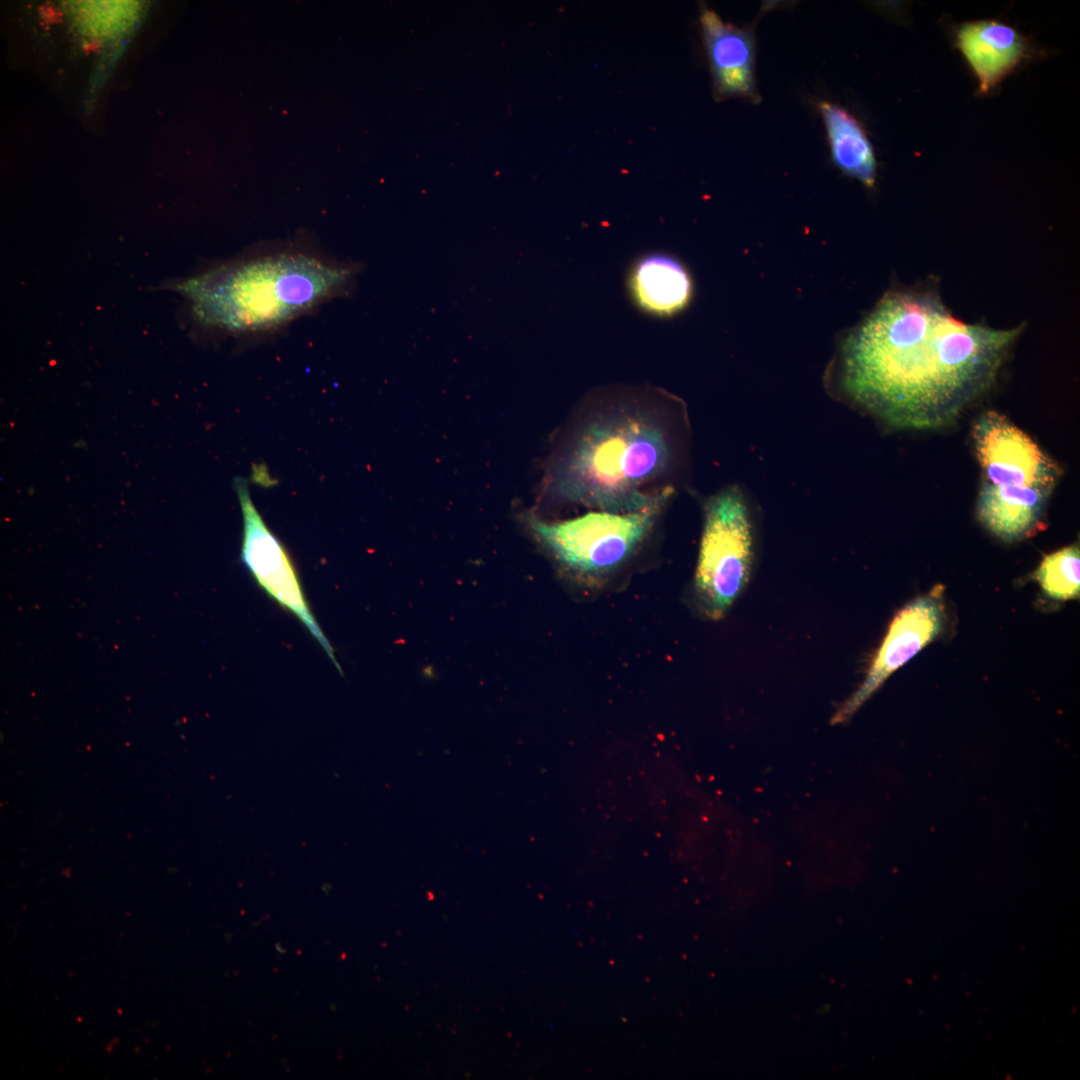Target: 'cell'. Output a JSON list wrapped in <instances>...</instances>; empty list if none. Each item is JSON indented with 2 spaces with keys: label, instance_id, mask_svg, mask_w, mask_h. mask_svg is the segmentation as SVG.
Here are the masks:
<instances>
[{
  "label": "cell",
  "instance_id": "obj_1",
  "mask_svg": "<svg viewBox=\"0 0 1080 1080\" xmlns=\"http://www.w3.org/2000/svg\"><path fill=\"white\" fill-rule=\"evenodd\" d=\"M1022 328L967 324L932 293L891 291L844 339L842 388L892 427L942 428L992 385Z\"/></svg>",
  "mask_w": 1080,
  "mask_h": 1080
},
{
  "label": "cell",
  "instance_id": "obj_2",
  "mask_svg": "<svg viewBox=\"0 0 1080 1080\" xmlns=\"http://www.w3.org/2000/svg\"><path fill=\"white\" fill-rule=\"evenodd\" d=\"M651 413L620 405L588 420L552 464L548 495L615 513L639 511L670 496L671 488L640 491L667 469L672 456L668 431Z\"/></svg>",
  "mask_w": 1080,
  "mask_h": 1080
},
{
  "label": "cell",
  "instance_id": "obj_3",
  "mask_svg": "<svg viewBox=\"0 0 1080 1080\" xmlns=\"http://www.w3.org/2000/svg\"><path fill=\"white\" fill-rule=\"evenodd\" d=\"M358 271L303 253L264 255L174 284L203 325L230 332L278 328L347 289Z\"/></svg>",
  "mask_w": 1080,
  "mask_h": 1080
},
{
  "label": "cell",
  "instance_id": "obj_4",
  "mask_svg": "<svg viewBox=\"0 0 1080 1080\" xmlns=\"http://www.w3.org/2000/svg\"><path fill=\"white\" fill-rule=\"evenodd\" d=\"M982 470L977 514L998 538L1014 542L1037 532L1060 467L1006 416L986 411L972 430Z\"/></svg>",
  "mask_w": 1080,
  "mask_h": 1080
},
{
  "label": "cell",
  "instance_id": "obj_5",
  "mask_svg": "<svg viewBox=\"0 0 1080 1080\" xmlns=\"http://www.w3.org/2000/svg\"><path fill=\"white\" fill-rule=\"evenodd\" d=\"M669 496L634 512H590L555 523L525 520L533 535L567 569L594 577L621 565L644 539Z\"/></svg>",
  "mask_w": 1080,
  "mask_h": 1080
},
{
  "label": "cell",
  "instance_id": "obj_6",
  "mask_svg": "<svg viewBox=\"0 0 1080 1080\" xmlns=\"http://www.w3.org/2000/svg\"><path fill=\"white\" fill-rule=\"evenodd\" d=\"M753 562V539L745 501L726 490L707 505L694 588L706 617L725 616L747 585Z\"/></svg>",
  "mask_w": 1080,
  "mask_h": 1080
},
{
  "label": "cell",
  "instance_id": "obj_7",
  "mask_svg": "<svg viewBox=\"0 0 1080 1080\" xmlns=\"http://www.w3.org/2000/svg\"><path fill=\"white\" fill-rule=\"evenodd\" d=\"M243 518L241 560L258 586L280 607L292 613L320 644L339 671L334 650L308 604L290 554L267 526L253 503L248 484L235 482Z\"/></svg>",
  "mask_w": 1080,
  "mask_h": 1080
},
{
  "label": "cell",
  "instance_id": "obj_8",
  "mask_svg": "<svg viewBox=\"0 0 1080 1080\" xmlns=\"http://www.w3.org/2000/svg\"><path fill=\"white\" fill-rule=\"evenodd\" d=\"M943 587L937 585L897 612L859 688L841 705L832 723L848 720L898 668L932 642L944 625Z\"/></svg>",
  "mask_w": 1080,
  "mask_h": 1080
},
{
  "label": "cell",
  "instance_id": "obj_9",
  "mask_svg": "<svg viewBox=\"0 0 1080 1080\" xmlns=\"http://www.w3.org/2000/svg\"><path fill=\"white\" fill-rule=\"evenodd\" d=\"M700 23L716 93L759 102L754 77L755 42L752 30L724 23L704 8Z\"/></svg>",
  "mask_w": 1080,
  "mask_h": 1080
},
{
  "label": "cell",
  "instance_id": "obj_10",
  "mask_svg": "<svg viewBox=\"0 0 1080 1080\" xmlns=\"http://www.w3.org/2000/svg\"><path fill=\"white\" fill-rule=\"evenodd\" d=\"M956 44L987 93L1028 56L1025 38L1014 28L995 20L962 24Z\"/></svg>",
  "mask_w": 1080,
  "mask_h": 1080
},
{
  "label": "cell",
  "instance_id": "obj_11",
  "mask_svg": "<svg viewBox=\"0 0 1080 1080\" xmlns=\"http://www.w3.org/2000/svg\"><path fill=\"white\" fill-rule=\"evenodd\" d=\"M634 303L648 314L669 317L690 302L693 286L687 269L665 254H649L636 261L628 276Z\"/></svg>",
  "mask_w": 1080,
  "mask_h": 1080
},
{
  "label": "cell",
  "instance_id": "obj_12",
  "mask_svg": "<svg viewBox=\"0 0 1080 1080\" xmlns=\"http://www.w3.org/2000/svg\"><path fill=\"white\" fill-rule=\"evenodd\" d=\"M835 165L846 175L872 189L876 180L873 147L861 124L845 109L830 102H819Z\"/></svg>",
  "mask_w": 1080,
  "mask_h": 1080
},
{
  "label": "cell",
  "instance_id": "obj_13",
  "mask_svg": "<svg viewBox=\"0 0 1080 1080\" xmlns=\"http://www.w3.org/2000/svg\"><path fill=\"white\" fill-rule=\"evenodd\" d=\"M71 12L77 25L88 34L112 36L125 32L136 21L140 5L136 2H75Z\"/></svg>",
  "mask_w": 1080,
  "mask_h": 1080
},
{
  "label": "cell",
  "instance_id": "obj_14",
  "mask_svg": "<svg viewBox=\"0 0 1080 1080\" xmlns=\"http://www.w3.org/2000/svg\"><path fill=\"white\" fill-rule=\"evenodd\" d=\"M1080 552L1078 545L1046 555L1035 572L1042 590L1055 600H1072L1080 592Z\"/></svg>",
  "mask_w": 1080,
  "mask_h": 1080
}]
</instances>
